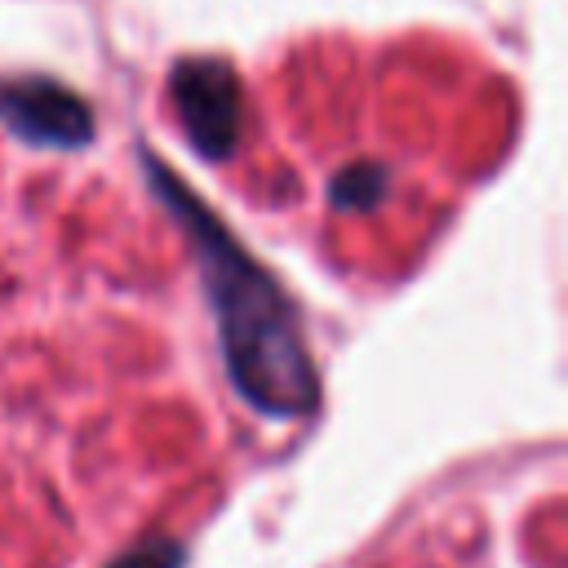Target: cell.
<instances>
[{
	"label": "cell",
	"mask_w": 568,
	"mask_h": 568,
	"mask_svg": "<svg viewBox=\"0 0 568 568\" xmlns=\"http://www.w3.org/2000/svg\"><path fill=\"white\" fill-rule=\"evenodd\" d=\"M142 169L164 209L191 231L235 390L266 417H306L320 399V382L288 297L155 151H142Z\"/></svg>",
	"instance_id": "6da1fadb"
},
{
	"label": "cell",
	"mask_w": 568,
	"mask_h": 568,
	"mask_svg": "<svg viewBox=\"0 0 568 568\" xmlns=\"http://www.w3.org/2000/svg\"><path fill=\"white\" fill-rule=\"evenodd\" d=\"M169 93L182 115L186 142L204 160H226L240 142V115H244V93L235 71L217 58H182L169 71Z\"/></svg>",
	"instance_id": "7a4b0ae2"
},
{
	"label": "cell",
	"mask_w": 568,
	"mask_h": 568,
	"mask_svg": "<svg viewBox=\"0 0 568 568\" xmlns=\"http://www.w3.org/2000/svg\"><path fill=\"white\" fill-rule=\"evenodd\" d=\"M0 120L36 146H84L93 138V111L80 93H71L58 80L44 75H22V80H0Z\"/></svg>",
	"instance_id": "3957f363"
},
{
	"label": "cell",
	"mask_w": 568,
	"mask_h": 568,
	"mask_svg": "<svg viewBox=\"0 0 568 568\" xmlns=\"http://www.w3.org/2000/svg\"><path fill=\"white\" fill-rule=\"evenodd\" d=\"M377 191H382V173L377 169H351V173H342L333 182V200L342 209H368L377 200Z\"/></svg>",
	"instance_id": "277c9868"
},
{
	"label": "cell",
	"mask_w": 568,
	"mask_h": 568,
	"mask_svg": "<svg viewBox=\"0 0 568 568\" xmlns=\"http://www.w3.org/2000/svg\"><path fill=\"white\" fill-rule=\"evenodd\" d=\"M182 546L178 541H164V537H155V541H142V546H133V550H124L115 564H106V568H182Z\"/></svg>",
	"instance_id": "5b68a950"
}]
</instances>
